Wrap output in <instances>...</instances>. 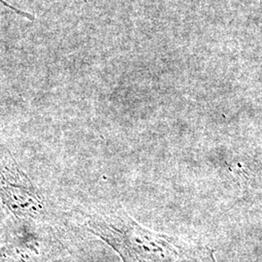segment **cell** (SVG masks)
<instances>
[{
    "mask_svg": "<svg viewBox=\"0 0 262 262\" xmlns=\"http://www.w3.org/2000/svg\"><path fill=\"white\" fill-rule=\"evenodd\" d=\"M86 229L110 246L122 262H211L205 248L147 229L123 210L91 215Z\"/></svg>",
    "mask_w": 262,
    "mask_h": 262,
    "instance_id": "6da1fadb",
    "label": "cell"
},
{
    "mask_svg": "<svg viewBox=\"0 0 262 262\" xmlns=\"http://www.w3.org/2000/svg\"><path fill=\"white\" fill-rule=\"evenodd\" d=\"M58 243L34 230L18 231L0 246V262H51Z\"/></svg>",
    "mask_w": 262,
    "mask_h": 262,
    "instance_id": "7a4b0ae2",
    "label": "cell"
},
{
    "mask_svg": "<svg viewBox=\"0 0 262 262\" xmlns=\"http://www.w3.org/2000/svg\"><path fill=\"white\" fill-rule=\"evenodd\" d=\"M0 198L4 206L19 219L35 220L44 209L42 196L27 178L2 181Z\"/></svg>",
    "mask_w": 262,
    "mask_h": 262,
    "instance_id": "3957f363",
    "label": "cell"
},
{
    "mask_svg": "<svg viewBox=\"0 0 262 262\" xmlns=\"http://www.w3.org/2000/svg\"><path fill=\"white\" fill-rule=\"evenodd\" d=\"M0 1H1V2H2V3H4V4H6V3H5V2H4V1H3V0H0ZM6 5H7V4H6Z\"/></svg>",
    "mask_w": 262,
    "mask_h": 262,
    "instance_id": "277c9868",
    "label": "cell"
},
{
    "mask_svg": "<svg viewBox=\"0 0 262 262\" xmlns=\"http://www.w3.org/2000/svg\"><path fill=\"white\" fill-rule=\"evenodd\" d=\"M53 262H59V261H53Z\"/></svg>",
    "mask_w": 262,
    "mask_h": 262,
    "instance_id": "5b68a950",
    "label": "cell"
}]
</instances>
